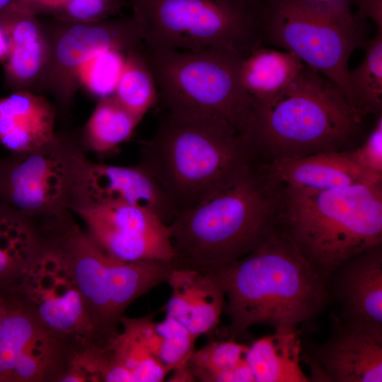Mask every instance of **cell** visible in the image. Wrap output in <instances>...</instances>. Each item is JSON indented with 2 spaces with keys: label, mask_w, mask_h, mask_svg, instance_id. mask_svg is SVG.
<instances>
[{
  "label": "cell",
  "mask_w": 382,
  "mask_h": 382,
  "mask_svg": "<svg viewBox=\"0 0 382 382\" xmlns=\"http://www.w3.org/2000/svg\"><path fill=\"white\" fill-rule=\"evenodd\" d=\"M142 45L126 52L125 64L113 93L123 107L141 120L158 99L155 77Z\"/></svg>",
  "instance_id": "obj_28"
},
{
  "label": "cell",
  "mask_w": 382,
  "mask_h": 382,
  "mask_svg": "<svg viewBox=\"0 0 382 382\" xmlns=\"http://www.w3.org/2000/svg\"><path fill=\"white\" fill-rule=\"evenodd\" d=\"M358 7L357 14L362 18L371 20L377 32L382 33V0H349Z\"/></svg>",
  "instance_id": "obj_35"
},
{
  "label": "cell",
  "mask_w": 382,
  "mask_h": 382,
  "mask_svg": "<svg viewBox=\"0 0 382 382\" xmlns=\"http://www.w3.org/2000/svg\"><path fill=\"white\" fill-rule=\"evenodd\" d=\"M47 43V58L34 90L52 94L61 107L69 108L82 69L98 54L118 50L127 52L143 43L135 18L95 21L51 18L41 21Z\"/></svg>",
  "instance_id": "obj_11"
},
{
  "label": "cell",
  "mask_w": 382,
  "mask_h": 382,
  "mask_svg": "<svg viewBox=\"0 0 382 382\" xmlns=\"http://www.w3.org/2000/svg\"><path fill=\"white\" fill-rule=\"evenodd\" d=\"M332 274L340 319L382 326V243L347 259Z\"/></svg>",
  "instance_id": "obj_18"
},
{
  "label": "cell",
  "mask_w": 382,
  "mask_h": 382,
  "mask_svg": "<svg viewBox=\"0 0 382 382\" xmlns=\"http://www.w3.org/2000/svg\"><path fill=\"white\" fill-rule=\"evenodd\" d=\"M105 347L108 364L120 371L128 382H161L170 372L129 328L122 326Z\"/></svg>",
  "instance_id": "obj_27"
},
{
  "label": "cell",
  "mask_w": 382,
  "mask_h": 382,
  "mask_svg": "<svg viewBox=\"0 0 382 382\" xmlns=\"http://www.w3.org/2000/svg\"><path fill=\"white\" fill-rule=\"evenodd\" d=\"M54 107L44 96L18 91L0 98V144L23 153L37 149L55 136Z\"/></svg>",
  "instance_id": "obj_21"
},
{
  "label": "cell",
  "mask_w": 382,
  "mask_h": 382,
  "mask_svg": "<svg viewBox=\"0 0 382 382\" xmlns=\"http://www.w3.org/2000/svg\"><path fill=\"white\" fill-rule=\"evenodd\" d=\"M310 381L381 382L382 326L338 319L329 340L306 355Z\"/></svg>",
  "instance_id": "obj_15"
},
{
  "label": "cell",
  "mask_w": 382,
  "mask_h": 382,
  "mask_svg": "<svg viewBox=\"0 0 382 382\" xmlns=\"http://www.w3.org/2000/svg\"><path fill=\"white\" fill-rule=\"evenodd\" d=\"M263 17L265 46L294 54L349 101V60L369 39L366 20L349 0H265Z\"/></svg>",
  "instance_id": "obj_9"
},
{
  "label": "cell",
  "mask_w": 382,
  "mask_h": 382,
  "mask_svg": "<svg viewBox=\"0 0 382 382\" xmlns=\"http://www.w3.org/2000/svg\"><path fill=\"white\" fill-rule=\"evenodd\" d=\"M62 1L63 0H12L11 1L38 16L43 15L47 8Z\"/></svg>",
  "instance_id": "obj_36"
},
{
  "label": "cell",
  "mask_w": 382,
  "mask_h": 382,
  "mask_svg": "<svg viewBox=\"0 0 382 382\" xmlns=\"http://www.w3.org/2000/svg\"><path fill=\"white\" fill-rule=\"evenodd\" d=\"M125 1L149 52L214 48L245 57L265 46V0Z\"/></svg>",
  "instance_id": "obj_6"
},
{
  "label": "cell",
  "mask_w": 382,
  "mask_h": 382,
  "mask_svg": "<svg viewBox=\"0 0 382 382\" xmlns=\"http://www.w3.org/2000/svg\"><path fill=\"white\" fill-rule=\"evenodd\" d=\"M166 282L171 289L165 306L166 316L197 337L212 332L225 306L224 291L214 275L208 271L174 267Z\"/></svg>",
  "instance_id": "obj_20"
},
{
  "label": "cell",
  "mask_w": 382,
  "mask_h": 382,
  "mask_svg": "<svg viewBox=\"0 0 382 382\" xmlns=\"http://www.w3.org/2000/svg\"><path fill=\"white\" fill-rule=\"evenodd\" d=\"M0 26L8 42L4 79L13 91L36 86L47 58V43L41 21L28 9L11 1L0 12Z\"/></svg>",
  "instance_id": "obj_19"
},
{
  "label": "cell",
  "mask_w": 382,
  "mask_h": 382,
  "mask_svg": "<svg viewBox=\"0 0 382 382\" xmlns=\"http://www.w3.org/2000/svg\"><path fill=\"white\" fill-rule=\"evenodd\" d=\"M44 239L57 246L68 262L95 327L106 344L129 306L166 282L173 262H125L105 252L75 222L71 212L49 222Z\"/></svg>",
  "instance_id": "obj_8"
},
{
  "label": "cell",
  "mask_w": 382,
  "mask_h": 382,
  "mask_svg": "<svg viewBox=\"0 0 382 382\" xmlns=\"http://www.w3.org/2000/svg\"><path fill=\"white\" fill-rule=\"evenodd\" d=\"M168 381L190 382L195 381L196 378L187 366L174 369Z\"/></svg>",
  "instance_id": "obj_37"
},
{
  "label": "cell",
  "mask_w": 382,
  "mask_h": 382,
  "mask_svg": "<svg viewBox=\"0 0 382 382\" xmlns=\"http://www.w3.org/2000/svg\"><path fill=\"white\" fill-rule=\"evenodd\" d=\"M364 118L342 91L311 68H303L272 102L254 106L251 141L266 161L351 150Z\"/></svg>",
  "instance_id": "obj_5"
},
{
  "label": "cell",
  "mask_w": 382,
  "mask_h": 382,
  "mask_svg": "<svg viewBox=\"0 0 382 382\" xmlns=\"http://www.w3.org/2000/svg\"><path fill=\"white\" fill-rule=\"evenodd\" d=\"M114 203L146 207L168 225L177 214L154 177L141 164L115 166L86 158L79 173L71 212Z\"/></svg>",
  "instance_id": "obj_16"
},
{
  "label": "cell",
  "mask_w": 382,
  "mask_h": 382,
  "mask_svg": "<svg viewBox=\"0 0 382 382\" xmlns=\"http://www.w3.org/2000/svg\"><path fill=\"white\" fill-rule=\"evenodd\" d=\"M81 141L56 134L44 146L0 160V203L42 221L71 211L86 158Z\"/></svg>",
  "instance_id": "obj_10"
},
{
  "label": "cell",
  "mask_w": 382,
  "mask_h": 382,
  "mask_svg": "<svg viewBox=\"0 0 382 382\" xmlns=\"http://www.w3.org/2000/svg\"><path fill=\"white\" fill-rule=\"evenodd\" d=\"M8 42L5 33L0 26V61H4L8 54Z\"/></svg>",
  "instance_id": "obj_38"
},
{
  "label": "cell",
  "mask_w": 382,
  "mask_h": 382,
  "mask_svg": "<svg viewBox=\"0 0 382 382\" xmlns=\"http://www.w3.org/2000/svg\"><path fill=\"white\" fill-rule=\"evenodd\" d=\"M279 187L253 164L228 186L178 213L168 224L175 267L213 271L235 262L277 230Z\"/></svg>",
  "instance_id": "obj_3"
},
{
  "label": "cell",
  "mask_w": 382,
  "mask_h": 382,
  "mask_svg": "<svg viewBox=\"0 0 382 382\" xmlns=\"http://www.w3.org/2000/svg\"><path fill=\"white\" fill-rule=\"evenodd\" d=\"M44 246L36 221L0 203V291L18 282Z\"/></svg>",
  "instance_id": "obj_22"
},
{
  "label": "cell",
  "mask_w": 382,
  "mask_h": 382,
  "mask_svg": "<svg viewBox=\"0 0 382 382\" xmlns=\"http://www.w3.org/2000/svg\"><path fill=\"white\" fill-rule=\"evenodd\" d=\"M258 168L274 187L326 190L357 183L382 181L356 164L347 151L319 152L274 158L258 163Z\"/></svg>",
  "instance_id": "obj_17"
},
{
  "label": "cell",
  "mask_w": 382,
  "mask_h": 382,
  "mask_svg": "<svg viewBox=\"0 0 382 382\" xmlns=\"http://www.w3.org/2000/svg\"><path fill=\"white\" fill-rule=\"evenodd\" d=\"M349 158L365 170L382 177V115L376 118L366 139L347 151Z\"/></svg>",
  "instance_id": "obj_34"
},
{
  "label": "cell",
  "mask_w": 382,
  "mask_h": 382,
  "mask_svg": "<svg viewBox=\"0 0 382 382\" xmlns=\"http://www.w3.org/2000/svg\"><path fill=\"white\" fill-rule=\"evenodd\" d=\"M327 279L382 243V181L326 190L279 187L277 228Z\"/></svg>",
  "instance_id": "obj_4"
},
{
  "label": "cell",
  "mask_w": 382,
  "mask_h": 382,
  "mask_svg": "<svg viewBox=\"0 0 382 382\" xmlns=\"http://www.w3.org/2000/svg\"><path fill=\"white\" fill-rule=\"evenodd\" d=\"M73 212L83 221L93 240L116 259L172 262L175 257L169 226L151 209L114 203Z\"/></svg>",
  "instance_id": "obj_14"
},
{
  "label": "cell",
  "mask_w": 382,
  "mask_h": 382,
  "mask_svg": "<svg viewBox=\"0 0 382 382\" xmlns=\"http://www.w3.org/2000/svg\"><path fill=\"white\" fill-rule=\"evenodd\" d=\"M155 326L161 338L158 361L170 371L187 366L199 337L180 322L166 316L161 322H156Z\"/></svg>",
  "instance_id": "obj_30"
},
{
  "label": "cell",
  "mask_w": 382,
  "mask_h": 382,
  "mask_svg": "<svg viewBox=\"0 0 382 382\" xmlns=\"http://www.w3.org/2000/svg\"><path fill=\"white\" fill-rule=\"evenodd\" d=\"M107 361L105 346L89 345L74 350L60 382H103Z\"/></svg>",
  "instance_id": "obj_32"
},
{
  "label": "cell",
  "mask_w": 382,
  "mask_h": 382,
  "mask_svg": "<svg viewBox=\"0 0 382 382\" xmlns=\"http://www.w3.org/2000/svg\"><path fill=\"white\" fill-rule=\"evenodd\" d=\"M294 54L260 46L241 60L242 85L253 106L266 105L277 98L303 66Z\"/></svg>",
  "instance_id": "obj_24"
},
{
  "label": "cell",
  "mask_w": 382,
  "mask_h": 382,
  "mask_svg": "<svg viewBox=\"0 0 382 382\" xmlns=\"http://www.w3.org/2000/svg\"><path fill=\"white\" fill-rule=\"evenodd\" d=\"M210 272L227 297V330L236 340L255 324L297 327L330 299L328 279L277 229L253 251Z\"/></svg>",
  "instance_id": "obj_1"
},
{
  "label": "cell",
  "mask_w": 382,
  "mask_h": 382,
  "mask_svg": "<svg viewBox=\"0 0 382 382\" xmlns=\"http://www.w3.org/2000/svg\"><path fill=\"white\" fill-rule=\"evenodd\" d=\"M301 352L296 327H283L248 345L245 359L255 382H308L300 365Z\"/></svg>",
  "instance_id": "obj_23"
},
{
  "label": "cell",
  "mask_w": 382,
  "mask_h": 382,
  "mask_svg": "<svg viewBox=\"0 0 382 382\" xmlns=\"http://www.w3.org/2000/svg\"><path fill=\"white\" fill-rule=\"evenodd\" d=\"M126 52L109 50L91 59L82 69L79 82L99 98L113 95L121 75Z\"/></svg>",
  "instance_id": "obj_31"
},
{
  "label": "cell",
  "mask_w": 382,
  "mask_h": 382,
  "mask_svg": "<svg viewBox=\"0 0 382 382\" xmlns=\"http://www.w3.org/2000/svg\"><path fill=\"white\" fill-rule=\"evenodd\" d=\"M127 5L125 0H63L49 8L44 15L67 21L108 18Z\"/></svg>",
  "instance_id": "obj_33"
},
{
  "label": "cell",
  "mask_w": 382,
  "mask_h": 382,
  "mask_svg": "<svg viewBox=\"0 0 382 382\" xmlns=\"http://www.w3.org/2000/svg\"><path fill=\"white\" fill-rule=\"evenodd\" d=\"M361 63L349 71V102L362 118L382 115V33L369 37Z\"/></svg>",
  "instance_id": "obj_26"
},
{
  "label": "cell",
  "mask_w": 382,
  "mask_h": 382,
  "mask_svg": "<svg viewBox=\"0 0 382 382\" xmlns=\"http://www.w3.org/2000/svg\"><path fill=\"white\" fill-rule=\"evenodd\" d=\"M4 297L1 291H0V323L1 321L3 311H4Z\"/></svg>",
  "instance_id": "obj_39"
},
{
  "label": "cell",
  "mask_w": 382,
  "mask_h": 382,
  "mask_svg": "<svg viewBox=\"0 0 382 382\" xmlns=\"http://www.w3.org/2000/svg\"><path fill=\"white\" fill-rule=\"evenodd\" d=\"M248 349V345L233 338L212 341L195 350L187 366L196 381L217 382L221 374L245 359Z\"/></svg>",
  "instance_id": "obj_29"
},
{
  "label": "cell",
  "mask_w": 382,
  "mask_h": 382,
  "mask_svg": "<svg viewBox=\"0 0 382 382\" xmlns=\"http://www.w3.org/2000/svg\"><path fill=\"white\" fill-rule=\"evenodd\" d=\"M319 1H334V0H316Z\"/></svg>",
  "instance_id": "obj_41"
},
{
  "label": "cell",
  "mask_w": 382,
  "mask_h": 382,
  "mask_svg": "<svg viewBox=\"0 0 382 382\" xmlns=\"http://www.w3.org/2000/svg\"><path fill=\"white\" fill-rule=\"evenodd\" d=\"M4 297L0 323V382H60L74 351L13 292Z\"/></svg>",
  "instance_id": "obj_13"
},
{
  "label": "cell",
  "mask_w": 382,
  "mask_h": 382,
  "mask_svg": "<svg viewBox=\"0 0 382 382\" xmlns=\"http://www.w3.org/2000/svg\"><path fill=\"white\" fill-rule=\"evenodd\" d=\"M141 120L113 95L100 98L83 129L82 146L98 154L110 152L132 137Z\"/></svg>",
  "instance_id": "obj_25"
},
{
  "label": "cell",
  "mask_w": 382,
  "mask_h": 382,
  "mask_svg": "<svg viewBox=\"0 0 382 382\" xmlns=\"http://www.w3.org/2000/svg\"><path fill=\"white\" fill-rule=\"evenodd\" d=\"M8 291L16 294L45 326L64 337L74 349L105 345L68 262L54 244L45 241L41 253L18 282Z\"/></svg>",
  "instance_id": "obj_12"
},
{
  "label": "cell",
  "mask_w": 382,
  "mask_h": 382,
  "mask_svg": "<svg viewBox=\"0 0 382 382\" xmlns=\"http://www.w3.org/2000/svg\"><path fill=\"white\" fill-rule=\"evenodd\" d=\"M257 161L252 143L210 117L166 112L141 142V164L176 213L222 190Z\"/></svg>",
  "instance_id": "obj_2"
},
{
  "label": "cell",
  "mask_w": 382,
  "mask_h": 382,
  "mask_svg": "<svg viewBox=\"0 0 382 382\" xmlns=\"http://www.w3.org/2000/svg\"><path fill=\"white\" fill-rule=\"evenodd\" d=\"M144 53L166 112L219 120L248 139L254 106L240 75L241 55L226 50H166Z\"/></svg>",
  "instance_id": "obj_7"
},
{
  "label": "cell",
  "mask_w": 382,
  "mask_h": 382,
  "mask_svg": "<svg viewBox=\"0 0 382 382\" xmlns=\"http://www.w3.org/2000/svg\"><path fill=\"white\" fill-rule=\"evenodd\" d=\"M12 0H0V12L8 5Z\"/></svg>",
  "instance_id": "obj_40"
}]
</instances>
